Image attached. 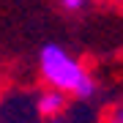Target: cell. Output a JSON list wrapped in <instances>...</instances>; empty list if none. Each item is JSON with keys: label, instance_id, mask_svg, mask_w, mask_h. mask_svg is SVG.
Listing matches in <instances>:
<instances>
[{"label": "cell", "instance_id": "obj_5", "mask_svg": "<svg viewBox=\"0 0 123 123\" xmlns=\"http://www.w3.org/2000/svg\"><path fill=\"white\" fill-rule=\"evenodd\" d=\"M0 96H3V77H0Z\"/></svg>", "mask_w": 123, "mask_h": 123}, {"label": "cell", "instance_id": "obj_1", "mask_svg": "<svg viewBox=\"0 0 123 123\" xmlns=\"http://www.w3.org/2000/svg\"><path fill=\"white\" fill-rule=\"evenodd\" d=\"M38 77L47 88L63 90L66 96H71V101H90L98 93L90 68L55 41L44 44L38 52Z\"/></svg>", "mask_w": 123, "mask_h": 123}, {"label": "cell", "instance_id": "obj_2", "mask_svg": "<svg viewBox=\"0 0 123 123\" xmlns=\"http://www.w3.org/2000/svg\"><path fill=\"white\" fill-rule=\"evenodd\" d=\"M71 104V96H66L63 90H55V88H47L36 93V110H38L41 120H55V118H63Z\"/></svg>", "mask_w": 123, "mask_h": 123}, {"label": "cell", "instance_id": "obj_4", "mask_svg": "<svg viewBox=\"0 0 123 123\" xmlns=\"http://www.w3.org/2000/svg\"><path fill=\"white\" fill-rule=\"evenodd\" d=\"M57 6L63 11H68V14H77V11H82L88 6V0H57Z\"/></svg>", "mask_w": 123, "mask_h": 123}, {"label": "cell", "instance_id": "obj_3", "mask_svg": "<svg viewBox=\"0 0 123 123\" xmlns=\"http://www.w3.org/2000/svg\"><path fill=\"white\" fill-rule=\"evenodd\" d=\"M98 123H123V98H120V101H115L110 110L101 115V120H98Z\"/></svg>", "mask_w": 123, "mask_h": 123}]
</instances>
